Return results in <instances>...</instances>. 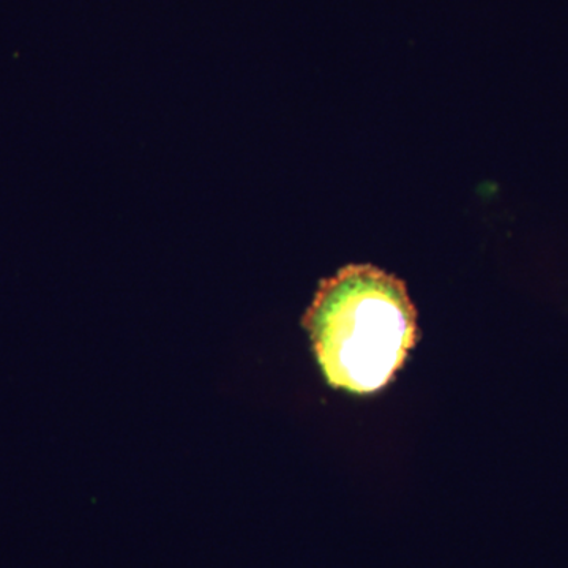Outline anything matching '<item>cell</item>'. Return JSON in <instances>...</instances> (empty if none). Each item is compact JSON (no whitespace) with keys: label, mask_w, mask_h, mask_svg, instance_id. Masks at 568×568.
I'll return each instance as SVG.
<instances>
[{"label":"cell","mask_w":568,"mask_h":568,"mask_svg":"<svg viewBox=\"0 0 568 568\" xmlns=\"http://www.w3.org/2000/svg\"><path fill=\"white\" fill-rule=\"evenodd\" d=\"M304 325L325 381L354 395L383 390L417 343L405 284L373 265H347L324 280Z\"/></svg>","instance_id":"cell-1"}]
</instances>
